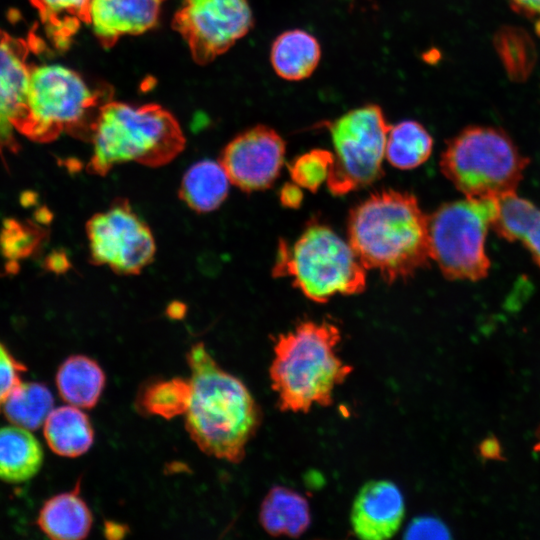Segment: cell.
Here are the masks:
<instances>
[{
    "instance_id": "obj_1",
    "label": "cell",
    "mask_w": 540,
    "mask_h": 540,
    "mask_svg": "<svg viewBox=\"0 0 540 540\" xmlns=\"http://www.w3.org/2000/svg\"><path fill=\"white\" fill-rule=\"evenodd\" d=\"M191 398L186 430L205 454L228 462L243 460L261 423L260 408L245 384L222 369L200 342L187 353Z\"/></svg>"
},
{
    "instance_id": "obj_2",
    "label": "cell",
    "mask_w": 540,
    "mask_h": 540,
    "mask_svg": "<svg viewBox=\"0 0 540 540\" xmlns=\"http://www.w3.org/2000/svg\"><path fill=\"white\" fill-rule=\"evenodd\" d=\"M428 217L411 193L377 192L350 211L348 242L366 270L388 283L406 279L431 260Z\"/></svg>"
},
{
    "instance_id": "obj_3",
    "label": "cell",
    "mask_w": 540,
    "mask_h": 540,
    "mask_svg": "<svg viewBox=\"0 0 540 540\" xmlns=\"http://www.w3.org/2000/svg\"><path fill=\"white\" fill-rule=\"evenodd\" d=\"M340 340L338 327L327 321H304L277 337L269 377L281 411L307 413L333 403L335 388L353 371L335 352Z\"/></svg>"
},
{
    "instance_id": "obj_4",
    "label": "cell",
    "mask_w": 540,
    "mask_h": 540,
    "mask_svg": "<svg viewBox=\"0 0 540 540\" xmlns=\"http://www.w3.org/2000/svg\"><path fill=\"white\" fill-rule=\"evenodd\" d=\"M90 140L87 171L98 176L128 162L153 168L166 165L183 151L186 142L177 119L160 105L111 100L101 106Z\"/></svg>"
},
{
    "instance_id": "obj_5",
    "label": "cell",
    "mask_w": 540,
    "mask_h": 540,
    "mask_svg": "<svg viewBox=\"0 0 540 540\" xmlns=\"http://www.w3.org/2000/svg\"><path fill=\"white\" fill-rule=\"evenodd\" d=\"M75 71L59 64L33 66L24 112L16 131L36 142L63 132L90 140L101 106L108 100Z\"/></svg>"
},
{
    "instance_id": "obj_6",
    "label": "cell",
    "mask_w": 540,
    "mask_h": 540,
    "mask_svg": "<svg viewBox=\"0 0 540 540\" xmlns=\"http://www.w3.org/2000/svg\"><path fill=\"white\" fill-rule=\"evenodd\" d=\"M529 159L500 128L468 126L447 142L441 155L444 176L468 198H501L516 193Z\"/></svg>"
},
{
    "instance_id": "obj_7",
    "label": "cell",
    "mask_w": 540,
    "mask_h": 540,
    "mask_svg": "<svg viewBox=\"0 0 540 540\" xmlns=\"http://www.w3.org/2000/svg\"><path fill=\"white\" fill-rule=\"evenodd\" d=\"M273 275L291 277L307 298L321 303L366 286V268L350 243L322 224L307 227L292 246L280 243Z\"/></svg>"
},
{
    "instance_id": "obj_8",
    "label": "cell",
    "mask_w": 540,
    "mask_h": 540,
    "mask_svg": "<svg viewBox=\"0 0 540 540\" xmlns=\"http://www.w3.org/2000/svg\"><path fill=\"white\" fill-rule=\"evenodd\" d=\"M499 200L468 198L441 205L428 217L430 257L450 280L478 281L491 263L485 250Z\"/></svg>"
},
{
    "instance_id": "obj_9",
    "label": "cell",
    "mask_w": 540,
    "mask_h": 540,
    "mask_svg": "<svg viewBox=\"0 0 540 540\" xmlns=\"http://www.w3.org/2000/svg\"><path fill=\"white\" fill-rule=\"evenodd\" d=\"M325 126L334 148L327 179L332 194H347L382 176L391 125L379 106L369 104L350 110Z\"/></svg>"
},
{
    "instance_id": "obj_10",
    "label": "cell",
    "mask_w": 540,
    "mask_h": 540,
    "mask_svg": "<svg viewBox=\"0 0 540 540\" xmlns=\"http://www.w3.org/2000/svg\"><path fill=\"white\" fill-rule=\"evenodd\" d=\"M89 260L118 275H138L151 264L156 242L148 224L126 198L118 197L86 223Z\"/></svg>"
},
{
    "instance_id": "obj_11",
    "label": "cell",
    "mask_w": 540,
    "mask_h": 540,
    "mask_svg": "<svg viewBox=\"0 0 540 540\" xmlns=\"http://www.w3.org/2000/svg\"><path fill=\"white\" fill-rule=\"evenodd\" d=\"M253 25L247 0H184L172 27L188 45L194 61L208 64L245 36Z\"/></svg>"
},
{
    "instance_id": "obj_12",
    "label": "cell",
    "mask_w": 540,
    "mask_h": 540,
    "mask_svg": "<svg viewBox=\"0 0 540 540\" xmlns=\"http://www.w3.org/2000/svg\"><path fill=\"white\" fill-rule=\"evenodd\" d=\"M285 152V142L275 130L257 125L234 137L222 150L219 162L232 185L244 192H255L274 183Z\"/></svg>"
},
{
    "instance_id": "obj_13",
    "label": "cell",
    "mask_w": 540,
    "mask_h": 540,
    "mask_svg": "<svg viewBox=\"0 0 540 540\" xmlns=\"http://www.w3.org/2000/svg\"><path fill=\"white\" fill-rule=\"evenodd\" d=\"M40 45L37 35L20 38L0 29V153L18 148L15 124L26 106L33 68L28 59Z\"/></svg>"
},
{
    "instance_id": "obj_14",
    "label": "cell",
    "mask_w": 540,
    "mask_h": 540,
    "mask_svg": "<svg viewBox=\"0 0 540 540\" xmlns=\"http://www.w3.org/2000/svg\"><path fill=\"white\" fill-rule=\"evenodd\" d=\"M404 515L405 502L397 485L388 480H373L358 491L350 520L357 537L383 540L399 530Z\"/></svg>"
},
{
    "instance_id": "obj_15",
    "label": "cell",
    "mask_w": 540,
    "mask_h": 540,
    "mask_svg": "<svg viewBox=\"0 0 540 540\" xmlns=\"http://www.w3.org/2000/svg\"><path fill=\"white\" fill-rule=\"evenodd\" d=\"M165 0H92V30L104 48L123 36L139 35L154 27Z\"/></svg>"
},
{
    "instance_id": "obj_16",
    "label": "cell",
    "mask_w": 540,
    "mask_h": 540,
    "mask_svg": "<svg viewBox=\"0 0 540 540\" xmlns=\"http://www.w3.org/2000/svg\"><path fill=\"white\" fill-rule=\"evenodd\" d=\"M92 521V513L79 496L77 485L70 492L48 499L40 510L37 523L52 539L79 540L87 537Z\"/></svg>"
},
{
    "instance_id": "obj_17",
    "label": "cell",
    "mask_w": 540,
    "mask_h": 540,
    "mask_svg": "<svg viewBox=\"0 0 540 540\" xmlns=\"http://www.w3.org/2000/svg\"><path fill=\"white\" fill-rule=\"evenodd\" d=\"M231 184L219 161L201 160L192 164L183 175L179 198L193 211L209 213L226 200Z\"/></svg>"
},
{
    "instance_id": "obj_18",
    "label": "cell",
    "mask_w": 540,
    "mask_h": 540,
    "mask_svg": "<svg viewBox=\"0 0 540 540\" xmlns=\"http://www.w3.org/2000/svg\"><path fill=\"white\" fill-rule=\"evenodd\" d=\"M259 520L270 535L299 537L311 522L309 503L290 488L274 486L261 503Z\"/></svg>"
},
{
    "instance_id": "obj_19",
    "label": "cell",
    "mask_w": 540,
    "mask_h": 540,
    "mask_svg": "<svg viewBox=\"0 0 540 540\" xmlns=\"http://www.w3.org/2000/svg\"><path fill=\"white\" fill-rule=\"evenodd\" d=\"M320 57L321 49L317 39L300 29L280 34L270 52L274 71L288 81L308 78L318 66Z\"/></svg>"
},
{
    "instance_id": "obj_20",
    "label": "cell",
    "mask_w": 540,
    "mask_h": 540,
    "mask_svg": "<svg viewBox=\"0 0 540 540\" xmlns=\"http://www.w3.org/2000/svg\"><path fill=\"white\" fill-rule=\"evenodd\" d=\"M105 381L99 364L84 355L68 357L56 374V385L62 399L79 408H92L97 404Z\"/></svg>"
},
{
    "instance_id": "obj_21",
    "label": "cell",
    "mask_w": 540,
    "mask_h": 540,
    "mask_svg": "<svg viewBox=\"0 0 540 540\" xmlns=\"http://www.w3.org/2000/svg\"><path fill=\"white\" fill-rule=\"evenodd\" d=\"M492 228L507 241L521 242L540 268V208L516 193L505 196Z\"/></svg>"
},
{
    "instance_id": "obj_22",
    "label": "cell",
    "mask_w": 540,
    "mask_h": 540,
    "mask_svg": "<svg viewBox=\"0 0 540 540\" xmlns=\"http://www.w3.org/2000/svg\"><path fill=\"white\" fill-rule=\"evenodd\" d=\"M43 462L39 441L25 428H0V479L19 483L37 474Z\"/></svg>"
},
{
    "instance_id": "obj_23",
    "label": "cell",
    "mask_w": 540,
    "mask_h": 540,
    "mask_svg": "<svg viewBox=\"0 0 540 540\" xmlns=\"http://www.w3.org/2000/svg\"><path fill=\"white\" fill-rule=\"evenodd\" d=\"M44 435L50 449L64 457L86 453L94 441V430L88 416L73 405L61 406L50 412L44 423Z\"/></svg>"
},
{
    "instance_id": "obj_24",
    "label": "cell",
    "mask_w": 540,
    "mask_h": 540,
    "mask_svg": "<svg viewBox=\"0 0 540 540\" xmlns=\"http://www.w3.org/2000/svg\"><path fill=\"white\" fill-rule=\"evenodd\" d=\"M38 12L46 36L61 50L70 45L82 24L90 22L92 0H30Z\"/></svg>"
},
{
    "instance_id": "obj_25",
    "label": "cell",
    "mask_w": 540,
    "mask_h": 540,
    "mask_svg": "<svg viewBox=\"0 0 540 540\" xmlns=\"http://www.w3.org/2000/svg\"><path fill=\"white\" fill-rule=\"evenodd\" d=\"M433 140L417 121L404 120L391 126L385 148V158L394 167L409 170L422 165L430 157Z\"/></svg>"
},
{
    "instance_id": "obj_26",
    "label": "cell",
    "mask_w": 540,
    "mask_h": 540,
    "mask_svg": "<svg viewBox=\"0 0 540 540\" xmlns=\"http://www.w3.org/2000/svg\"><path fill=\"white\" fill-rule=\"evenodd\" d=\"M54 398L48 387L41 383H21L8 397L3 409L14 425L36 430L45 423L53 410Z\"/></svg>"
},
{
    "instance_id": "obj_27",
    "label": "cell",
    "mask_w": 540,
    "mask_h": 540,
    "mask_svg": "<svg viewBox=\"0 0 540 540\" xmlns=\"http://www.w3.org/2000/svg\"><path fill=\"white\" fill-rule=\"evenodd\" d=\"M190 398V379L176 377L146 385L138 396V405L149 415L171 419L185 414Z\"/></svg>"
},
{
    "instance_id": "obj_28",
    "label": "cell",
    "mask_w": 540,
    "mask_h": 540,
    "mask_svg": "<svg viewBox=\"0 0 540 540\" xmlns=\"http://www.w3.org/2000/svg\"><path fill=\"white\" fill-rule=\"evenodd\" d=\"M494 44L510 78L525 80L533 68L536 54L529 35L518 28H504L495 35Z\"/></svg>"
},
{
    "instance_id": "obj_29",
    "label": "cell",
    "mask_w": 540,
    "mask_h": 540,
    "mask_svg": "<svg viewBox=\"0 0 540 540\" xmlns=\"http://www.w3.org/2000/svg\"><path fill=\"white\" fill-rule=\"evenodd\" d=\"M333 164V153L313 149L297 157L290 165V175L295 184L315 192L327 179Z\"/></svg>"
},
{
    "instance_id": "obj_30",
    "label": "cell",
    "mask_w": 540,
    "mask_h": 540,
    "mask_svg": "<svg viewBox=\"0 0 540 540\" xmlns=\"http://www.w3.org/2000/svg\"><path fill=\"white\" fill-rule=\"evenodd\" d=\"M26 366L16 360L0 342V409L11 393L22 383L21 375Z\"/></svg>"
},
{
    "instance_id": "obj_31",
    "label": "cell",
    "mask_w": 540,
    "mask_h": 540,
    "mask_svg": "<svg viewBox=\"0 0 540 540\" xmlns=\"http://www.w3.org/2000/svg\"><path fill=\"white\" fill-rule=\"evenodd\" d=\"M409 537L443 538L448 535L447 528L437 519L426 517L418 518L409 526Z\"/></svg>"
},
{
    "instance_id": "obj_32",
    "label": "cell",
    "mask_w": 540,
    "mask_h": 540,
    "mask_svg": "<svg viewBox=\"0 0 540 540\" xmlns=\"http://www.w3.org/2000/svg\"><path fill=\"white\" fill-rule=\"evenodd\" d=\"M302 188L297 184H286L280 192L281 203L290 208H296L303 199Z\"/></svg>"
},
{
    "instance_id": "obj_33",
    "label": "cell",
    "mask_w": 540,
    "mask_h": 540,
    "mask_svg": "<svg viewBox=\"0 0 540 540\" xmlns=\"http://www.w3.org/2000/svg\"><path fill=\"white\" fill-rule=\"evenodd\" d=\"M518 13L527 17H540V0H507Z\"/></svg>"
},
{
    "instance_id": "obj_34",
    "label": "cell",
    "mask_w": 540,
    "mask_h": 540,
    "mask_svg": "<svg viewBox=\"0 0 540 540\" xmlns=\"http://www.w3.org/2000/svg\"><path fill=\"white\" fill-rule=\"evenodd\" d=\"M536 449L540 450V436H539V440H538V442L536 444Z\"/></svg>"
}]
</instances>
